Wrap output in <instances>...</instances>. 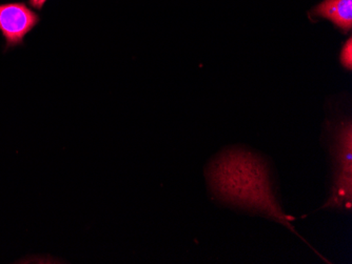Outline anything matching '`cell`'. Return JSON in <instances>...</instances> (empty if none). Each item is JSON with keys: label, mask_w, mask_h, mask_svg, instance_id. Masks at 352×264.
<instances>
[{"label": "cell", "mask_w": 352, "mask_h": 264, "mask_svg": "<svg viewBox=\"0 0 352 264\" xmlns=\"http://www.w3.org/2000/svg\"><path fill=\"white\" fill-rule=\"evenodd\" d=\"M206 179L219 200L266 215L296 232L289 216L280 208L272 190L266 163L243 149H229L219 154L206 169Z\"/></svg>", "instance_id": "6da1fadb"}, {"label": "cell", "mask_w": 352, "mask_h": 264, "mask_svg": "<svg viewBox=\"0 0 352 264\" xmlns=\"http://www.w3.org/2000/svg\"><path fill=\"white\" fill-rule=\"evenodd\" d=\"M334 175L331 197L325 208H351L352 202V127L343 122L334 132L331 145Z\"/></svg>", "instance_id": "7a4b0ae2"}, {"label": "cell", "mask_w": 352, "mask_h": 264, "mask_svg": "<svg viewBox=\"0 0 352 264\" xmlns=\"http://www.w3.org/2000/svg\"><path fill=\"white\" fill-rule=\"evenodd\" d=\"M38 23V15L25 3L0 5V32L6 39V50L23 45L25 35Z\"/></svg>", "instance_id": "3957f363"}, {"label": "cell", "mask_w": 352, "mask_h": 264, "mask_svg": "<svg viewBox=\"0 0 352 264\" xmlns=\"http://www.w3.org/2000/svg\"><path fill=\"white\" fill-rule=\"evenodd\" d=\"M312 16L331 21L343 32H349L352 27V0H324L311 12Z\"/></svg>", "instance_id": "277c9868"}, {"label": "cell", "mask_w": 352, "mask_h": 264, "mask_svg": "<svg viewBox=\"0 0 352 264\" xmlns=\"http://www.w3.org/2000/svg\"><path fill=\"white\" fill-rule=\"evenodd\" d=\"M341 62L344 68L351 70L352 68V39L350 37L347 43L344 45L343 49L341 52Z\"/></svg>", "instance_id": "5b68a950"}, {"label": "cell", "mask_w": 352, "mask_h": 264, "mask_svg": "<svg viewBox=\"0 0 352 264\" xmlns=\"http://www.w3.org/2000/svg\"><path fill=\"white\" fill-rule=\"evenodd\" d=\"M47 3V0H29L30 5L36 10H41Z\"/></svg>", "instance_id": "8992f818"}]
</instances>
